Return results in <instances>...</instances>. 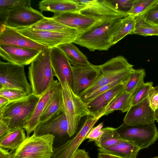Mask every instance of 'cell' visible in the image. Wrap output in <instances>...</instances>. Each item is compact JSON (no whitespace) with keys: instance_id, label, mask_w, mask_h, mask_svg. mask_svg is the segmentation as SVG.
<instances>
[{"instance_id":"1","label":"cell","mask_w":158,"mask_h":158,"mask_svg":"<svg viewBox=\"0 0 158 158\" xmlns=\"http://www.w3.org/2000/svg\"><path fill=\"white\" fill-rule=\"evenodd\" d=\"M122 56L112 58L99 65V74L94 82L78 95L82 100L101 87L117 81L127 82L134 69Z\"/></svg>"},{"instance_id":"2","label":"cell","mask_w":158,"mask_h":158,"mask_svg":"<svg viewBox=\"0 0 158 158\" xmlns=\"http://www.w3.org/2000/svg\"><path fill=\"white\" fill-rule=\"evenodd\" d=\"M40 97L31 94L0 107V121L8 126L9 132L24 129L31 118Z\"/></svg>"},{"instance_id":"3","label":"cell","mask_w":158,"mask_h":158,"mask_svg":"<svg viewBox=\"0 0 158 158\" xmlns=\"http://www.w3.org/2000/svg\"><path fill=\"white\" fill-rule=\"evenodd\" d=\"M55 136L50 134L33 135L17 149L11 150L0 148V158H51L53 152Z\"/></svg>"},{"instance_id":"4","label":"cell","mask_w":158,"mask_h":158,"mask_svg":"<svg viewBox=\"0 0 158 158\" xmlns=\"http://www.w3.org/2000/svg\"><path fill=\"white\" fill-rule=\"evenodd\" d=\"M55 76L50 58V49L41 51L28 67V77L32 94L41 96L50 87Z\"/></svg>"},{"instance_id":"5","label":"cell","mask_w":158,"mask_h":158,"mask_svg":"<svg viewBox=\"0 0 158 158\" xmlns=\"http://www.w3.org/2000/svg\"><path fill=\"white\" fill-rule=\"evenodd\" d=\"M119 19L101 21L96 23L79 34L73 43L86 48L90 51L108 50L113 46L110 41V29Z\"/></svg>"},{"instance_id":"6","label":"cell","mask_w":158,"mask_h":158,"mask_svg":"<svg viewBox=\"0 0 158 158\" xmlns=\"http://www.w3.org/2000/svg\"><path fill=\"white\" fill-rule=\"evenodd\" d=\"M65 113L68 124V136L76 133L81 118L90 114L86 104L73 91L65 81L62 86Z\"/></svg>"},{"instance_id":"7","label":"cell","mask_w":158,"mask_h":158,"mask_svg":"<svg viewBox=\"0 0 158 158\" xmlns=\"http://www.w3.org/2000/svg\"><path fill=\"white\" fill-rule=\"evenodd\" d=\"M116 130L122 139L133 143L141 149L147 148L158 138V130L155 123L134 126L123 123Z\"/></svg>"},{"instance_id":"8","label":"cell","mask_w":158,"mask_h":158,"mask_svg":"<svg viewBox=\"0 0 158 158\" xmlns=\"http://www.w3.org/2000/svg\"><path fill=\"white\" fill-rule=\"evenodd\" d=\"M15 89L32 93L27 79L24 66L9 62H0V88Z\"/></svg>"},{"instance_id":"9","label":"cell","mask_w":158,"mask_h":158,"mask_svg":"<svg viewBox=\"0 0 158 158\" xmlns=\"http://www.w3.org/2000/svg\"><path fill=\"white\" fill-rule=\"evenodd\" d=\"M16 29L24 36L50 49L61 44L73 42L78 35L81 33L79 31L55 32L34 30L29 27Z\"/></svg>"},{"instance_id":"10","label":"cell","mask_w":158,"mask_h":158,"mask_svg":"<svg viewBox=\"0 0 158 158\" xmlns=\"http://www.w3.org/2000/svg\"><path fill=\"white\" fill-rule=\"evenodd\" d=\"M100 118L90 114L87 116L85 121L78 132L72 139L56 148H53L52 158H72L86 136Z\"/></svg>"},{"instance_id":"11","label":"cell","mask_w":158,"mask_h":158,"mask_svg":"<svg viewBox=\"0 0 158 158\" xmlns=\"http://www.w3.org/2000/svg\"><path fill=\"white\" fill-rule=\"evenodd\" d=\"M41 11L31 5L18 7L10 10L6 26L16 29L28 28L44 19Z\"/></svg>"},{"instance_id":"12","label":"cell","mask_w":158,"mask_h":158,"mask_svg":"<svg viewBox=\"0 0 158 158\" xmlns=\"http://www.w3.org/2000/svg\"><path fill=\"white\" fill-rule=\"evenodd\" d=\"M73 86L72 89L78 95L90 86L99 74V65L90 63L88 65L72 66Z\"/></svg>"},{"instance_id":"13","label":"cell","mask_w":158,"mask_h":158,"mask_svg":"<svg viewBox=\"0 0 158 158\" xmlns=\"http://www.w3.org/2000/svg\"><path fill=\"white\" fill-rule=\"evenodd\" d=\"M68 124L64 110L57 112L48 119L40 122L33 131L36 135L50 134L62 137L68 135Z\"/></svg>"},{"instance_id":"14","label":"cell","mask_w":158,"mask_h":158,"mask_svg":"<svg viewBox=\"0 0 158 158\" xmlns=\"http://www.w3.org/2000/svg\"><path fill=\"white\" fill-rule=\"evenodd\" d=\"M40 51L12 45H0V55L4 60L21 65L31 64Z\"/></svg>"},{"instance_id":"15","label":"cell","mask_w":158,"mask_h":158,"mask_svg":"<svg viewBox=\"0 0 158 158\" xmlns=\"http://www.w3.org/2000/svg\"><path fill=\"white\" fill-rule=\"evenodd\" d=\"M154 111L151 108L147 97L142 102L131 107L123 119L128 125L139 126L154 123Z\"/></svg>"},{"instance_id":"16","label":"cell","mask_w":158,"mask_h":158,"mask_svg":"<svg viewBox=\"0 0 158 158\" xmlns=\"http://www.w3.org/2000/svg\"><path fill=\"white\" fill-rule=\"evenodd\" d=\"M79 12L101 21L121 19L129 15L115 9L108 0H94L90 5Z\"/></svg>"},{"instance_id":"17","label":"cell","mask_w":158,"mask_h":158,"mask_svg":"<svg viewBox=\"0 0 158 158\" xmlns=\"http://www.w3.org/2000/svg\"><path fill=\"white\" fill-rule=\"evenodd\" d=\"M50 58L55 76L62 86L66 81L73 86L72 66L64 53L58 47L50 48Z\"/></svg>"},{"instance_id":"18","label":"cell","mask_w":158,"mask_h":158,"mask_svg":"<svg viewBox=\"0 0 158 158\" xmlns=\"http://www.w3.org/2000/svg\"><path fill=\"white\" fill-rule=\"evenodd\" d=\"M126 83L120 84L86 103L90 114L96 117L102 116L104 111L124 91Z\"/></svg>"},{"instance_id":"19","label":"cell","mask_w":158,"mask_h":158,"mask_svg":"<svg viewBox=\"0 0 158 158\" xmlns=\"http://www.w3.org/2000/svg\"><path fill=\"white\" fill-rule=\"evenodd\" d=\"M0 45H12L40 51L47 48L21 34L16 28L6 26L0 32Z\"/></svg>"},{"instance_id":"20","label":"cell","mask_w":158,"mask_h":158,"mask_svg":"<svg viewBox=\"0 0 158 158\" xmlns=\"http://www.w3.org/2000/svg\"><path fill=\"white\" fill-rule=\"evenodd\" d=\"M52 18L56 21L69 27L76 29L81 33L101 21L82 14L79 12L54 14Z\"/></svg>"},{"instance_id":"21","label":"cell","mask_w":158,"mask_h":158,"mask_svg":"<svg viewBox=\"0 0 158 158\" xmlns=\"http://www.w3.org/2000/svg\"><path fill=\"white\" fill-rule=\"evenodd\" d=\"M60 83L58 80H54L49 88L40 98L32 115L24 127L27 133V138L34 131L40 122V118L44 112Z\"/></svg>"},{"instance_id":"22","label":"cell","mask_w":158,"mask_h":158,"mask_svg":"<svg viewBox=\"0 0 158 158\" xmlns=\"http://www.w3.org/2000/svg\"><path fill=\"white\" fill-rule=\"evenodd\" d=\"M134 16L129 15L119 19L109 30L110 42L113 46L133 31L135 23Z\"/></svg>"},{"instance_id":"23","label":"cell","mask_w":158,"mask_h":158,"mask_svg":"<svg viewBox=\"0 0 158 158\" xmlns=\"http://www.w3.org/2000/svg\"><path fill=\"white\" fill-rule=\"evenodd\" d=\"M38 6L41 12L50 11L56 15L79 12L82 10L73 0H42Z\"/></svg>"},{"instance_id":"24","label":"cell","mask_w":158,"mask_h":158,"mask_svg":"<svg viewBox=\"0 0 158 158\" xmlns=\"http://www.w3.org/2000/svg\"><path fill=\"white\" fill-rule=\"evenodd\" d=\"M140 148L133 143L123 140L106 148H98L99 152L114 155L124 158H136Z\"/></svg>"},{"instance_id":"25","label":"cell","mask_w":158,"mask_h":158,"mask_svg":"<svg viewBox=\"0 0 158 158\" xmlns=\"http://www.w3.org/2000/svg\"><path fill=\"white\" fill-rule=\"evenodd\" d=\"M57 47L65 55L72 66H86L90 63L86 56L73 42L61 44Z\"/></svg>"},{"instance_id":"26","label":"cell","mask_w":158,"mask_h":158,"mask_svg":"<svg viewBox=\"0 0 158 158\" xmlns=\"http://www.w3.org/2000/svg\"><path fill=\"white\" fill-rule=\"evenodd\" d=\"M62 110L64 109L62 88L60 84L42 115L40 122L46 120Z\"/></svg>"},{"instance_id":"27","label":"cell","mask_w":158,"mask_h":158,"mask_svg":"<svg viewBox=\"0 0 158 158\" xmlns=\"http://www.w3.org/2000/svg\"><path fill=\"white\" fill-rule=\"evenodd\" d=\"M29 28L34 30L58 32H65L78 31L76 29L69 27L61 24L55 20L52 17H45L44 19Z\"/></svg>"},{"instance_id":"28","label":"cell","mask_w":158,"mask_h":158,"mask_svg":"<svg viewBox=\"0 0 158 158\" xmlns=\"http://www.w3.org/2000/svg\"><path fill=\"white\" fill-rule=\"evenodd\" d=\"M26 138L23 129L10 132L0 139V147L9 150H15L24 141Z\"/></svg>"},{"instance_id":"29","label":"cell","mask_w":158,"mask_h":158,"mask_svg":"<svg viewBox=\"0 0 158 158\" xmlns=\"http://www.w3.org/2000/svg\"><path fill=\"white\" fill-rule=\"evenodd\" d=\"M132 94L123 91L106 109L102 116L108 115L115 110L127 112L131 107Z\"/></svg>"},{"instance_id":"30","label":"cell","mask_w":158,"mask_h":158,"mask_svg":"<svg viewBox=\"0 0 158 158\" xmlns=\"http://www.w3.org/2000/svg\"><path fill=\"white\" fill-rule=\"evenodd\" d=\"M102 130L103 132L101 136L94 141L98 148L110 146L124 140L120 137L115 128L107 127L102 128Z\"/></svg>"},{"instance_id":"31","label":"cell","mask_w":158,"mask_h":158,"mask_svg":"<svg viewBox=\"0 0 158 158\" xmlns=\"http://www.w3.org/2000/svg\"><path fill=\"white\" fill-rule=\"evenodd\" d=\"M144 36L158 35V25L146 21L142 15L135 18V27L130 35Z\"/></svg>"},{"instance_id":"32","label":"cell","mask_w":158,"mask_h":158,"mask_svg":"<svg viewBox=\"0 0 158 158\" xmlns=\"http://www.w3.org/2000/svg\"><path fill=\"white\" fill-rule=\"evenodd\" d=\"M145 76L146 72L144 69H134L130 75L124 91L133 94L138 87L144 83V79Z\"/></svg>"},{"instance_id":"33","label":"cell","mask_w":158,"mask_h":158,"mask_svg":"<svg viewBox=\"0 0 158 158\" xmlns=\"http://www.w3.org/2000/svg\"><path fill=\"white\" fill-rule=\"evenodd\" d=\"M158 1V0H135L129 15L135 17L141 15L156 3Z\"/></svg>"},{"instance_id":"34","label":"cell","mask_w":158,"mask_h":158,"mask_svg":"<svg viewBox=\"0 0 158 158\" xmlns=\"http://www.w3.org/2000/svg\"><path fill=\"white\" fill-rule=\"evenodd\" d=\"M153 84L152 81L144 82L138 87L132 94L131 107L142 102L147 98Z\"/></svg>"},{"instance_id":"35","label":"cell","mask_w":158,"mask_h":158,"mask_svg":"<svg viewBox=\"0 0 158 158\" xmlns=\"http://www.w3.org/2000/svg\"><path fill=\"white\" fill-rule=\"evenodd\" d=\"M29 95L24 91L15 89L0 88V96L7 98L10 102L23 98Z\"/></svg>"},{"instance_id":"36","label":"cell","mask_w":158,"mask_h":158,"mask_svg":"<svg viewBox=\"0 0 158 158\" xmlns=\"http://www.w3.org/2000/svg\"><path fill=\"white\" fill-rule=\"evenodd\" d=\"M110 4L116 10L129 15L135 0H108Z\"/></svg>"},{"instance_id":"37","label":"cell","mask_w":158,"mask_h":158,"mask_svg":"<svg viewBox=\"0 0 158 158\" xmlns=\"http://www.w3.org/2000/svg\"><path fill=\"white\" fill-rule=\"evenodd\" d=\"M127 83V82L119 80L103 86L93 92L83 101L86 104L94 98L109 90L116 85L120 84L126 83Z\"/></svg>"},{"instance_id":"38","label":"cell","mask_w":158,"mask_h":158,"mask_svg":"<svg viewBox=\"0 0 158 158\" xmlns=\"http://www.w3.org/2000/svg\"><path fill=\"white\" fill-rule=\"evenodd\" d=\"M29 5H31L30 0H0V8L9 10Z\"/></svg>"},{"instance_id":"39","label":"cell","mask_w":158,"mask_h":158,"mask_svg":"<svg viewBox=\"0 0 158 158\" xmlns=\"http://www.w3.org/2000/svg\"><path fill=\"white\" fill-rule=\"evenodd\" d=\"M141 15L146 21L158 25V3L155 4Z\"/></svg>"},{"instance_id":"40","label":"cell","mask_w":158,"mask_h":158,"mask_svg":"<svg viewBox=\"0 0 158 158\" xmlns=\"http://www.w3.org/2000/svg\"><path fill=\"white\" fill-rule=\"evenodd\" d=\"M148 98L150 106L154 111L158 108V86H152L149 92Z\"/></svg>"},{"instance_id":"41","label":"cell","mask_w":158,"mask_h":158,"mask_svg":"<svg viewBox=\"0 0 158 158\" xmlns=\"http://www.w3.org/2000/svg\"><path fill=\"white\" fill-rule=\"evenodd\" d=\"M103 126V123H102L93 127L87 135L86 139H88L89 142L95 141L98 140L102 133Z\"/></svg>"},{"instance_id":"42","label":"cell","mask_w":158,"mask_h":158,"mask_svg":"<svg viewBox=\"0 0 158 158\" xmlns=\"http://www.w3.org/2000/svg\"><path fill=\"white\" fill-rule=\"evenodd\" d=\"M10 10L0 8V32L5 28L7 22Z\"/></svg>"},{"instance_id":"43","label":"cell","mask_w":158,"mask_h":158,"mask_svg":"<svg viewBox=\"0 0 158 158\" xmlns=\"http://www.w3.org/2000/svg\"><path fill=\"white\" fill-rule=\"evenodd\" d=\"M72 158H90L88 152L84 149L78 148Z\"/></svg>"},{"instance_id":"44","label":"cell","mask_w":158,"mask_h":158,"mask_svg":"<svg viewBox=\"0 0 158 158\" xmlns=\"http://www.w3.org/2000/svg\"><path fill=\"white\" fill-rule=\"evenodd\" d=\"M9 131L8 126L2 121H0V139L6 135Z\"/></svg>"},{"instance_id":"45","label":"cell","mask_w":158,"mask_h":158,"mask_svg":"<svg viewBox=\"0 0 158 158\" xmlns=\"http://www.w3.org/2000/svg\"><path fill=\"white\" fill-rule=\"evenodd\" d=\"M74 2L79 6L81 7L82 10L90 5L94 1V0H73Z\"/></svg>"},{"instance_id":"46","label":"cell","mask_w":158,"mask_h":158,"mask_svg":"<svg viewBox=\"0 0 158 158\" xmlns=\"http://www.w3.org/2000/svg\"><path fill=\"white\" fill-rule=\"evenodd\" d=\"M98 158H124L110 154L99 152Z\"/></svg>"},{"instance_id":"47","label":"cell","mask_w":158,"mask_h":158,"mask_svg":"<svg viewBox=\"0 0 158 158\" xmlns=\"http://www.w3.org/2000/svg\"><path fill=\"white\" fill-rule=\"evenodd\" d=\"M10 101L6 98L0 96V107H3Z\"/></svg>"},{"instance_id":"48","label":"cell","mask_w":158,"mask_h":158,"mask_svg":"<svg viewBox=\"0 0 158 158\" xmlns=\"http://www.w3.org/2000/svg\"><path fill=\"white\" fill-rule=\"evenodd\" d=\"M155 120L158 123V108L154 111Z\"/></svg>"},{"instance_id":"49","label":"cell","mask_w":158,"mask_h":158,"mask_svg":"<svg viewBox=\"0 0 158 158\" xmlns=\"http://www.w3.org/2000/svg\"><path fill=\"white\" fill-rule=\"evenodd\" d=\"M152 158H158V156H157L152 157Z\"/></svg>"},{"instance_id":"50","label":"cell","mask_w":158,"mask_h":158,"mask_svg":"<svg viewBox=\"0 0 158 158\" xmlns=\"http://www.w3.org/2000/svg\"><path fill=\"white\" fill-rule=\"evenodd\" d=\"M157 3H158V2H157Z\"/></svg>"}]
</instances>
